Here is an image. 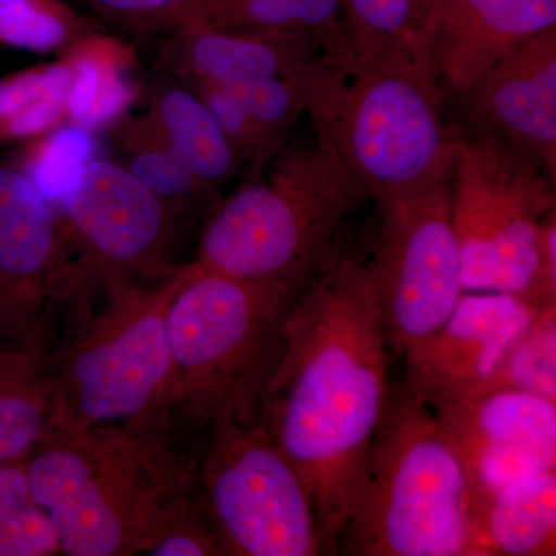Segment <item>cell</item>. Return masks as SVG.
<instances>
[{
	"label": "cell",
	"instance_id": "6da1fadb",
	"mask_svg": "<svg viewBox=\"0 0 556 556\" xmlns=\"http://www.w3.org/2000/svg\"><path fill=\"white\" fill-rule=\"evenodd\" d=\"M367 252L346 240L303 289L260 419L308 484L327 554H338L358 463L390 396Z\"/></svg>",
	"mask_w": 556,
	"mask_h": 556
},
{
	"label": "cell",
	"instance_id": "7a4b0ae2",
	"mask_svg": "<svg viewBox=\"0 0 556 556\" xmlns=\"http://www.w3.org/2000/svg\"><path fill=\"white\" fill-rule=\"evenodd\" d=\"M166 416L51 428L25 460L61 555L129 556L200 500L199 444Z\"/></svg>",
	"mask_w": 556,
	"mask_h": 556
},
{
	"label": "cell",
	"instance_id": "3957f363",
	"mask_svg": "<svg viewBox=\"0 0 556 556\" xmlns=\"http://www.w3.org/2000/svg\"><path fill=\"white\" fill-rule=\"evenodd\" d=\"M306 113L376 206L452 169L464 137L427 42L358 50L343 36L324 47Z\"/></svg>",
	"mask_w": 556,
	"mask_h": 556
},
{
	"label": "cell",
	"instance_id": "277c9868",
	"mask_svg": "<svg viewBox=\"0 0 556 556\" xmlns=\"http://www.w3.org/2000/svg\"><path fill=\"white\" fill-rule=\"evenodd\" d=\"M486 556L463 459L407 380L390 388L348 497L338 554Z\"/></svg>",
	"mask_w": 556,
	"mask_h": 556
},
{
	"label": "cell",
	"instance_id": "5b68a950",
	"mask_svg": "<svg viewBox=\"0 0 556 556\" xmlns=\"http://www.w3.org/2000/svg\"><path fill=\"white\" fill-rule=\"evenodd\" d=\"M294 299L195 262L179 268L167 314L169 376L160 415L199 439L225 424L258 420Z\"/></svg>",
	"mask_w": 556,
	"mask_h": 556
},
{
	"label": "cell",
	"instance_id": "8992f818",
	"mask_svg": "<svg viewBox=\"0 0 556 556\" xmlns=\"http://www.w3.org/2000/svg\"><path fill=\"white\" fill-rule=\"evenodd\" d=\"M208 215L195 263L298 298L334 262L367 190L324 142L277 153Z\"/></svg>",
	"mask_w": 556,
	"mask_h": 556
},
{
	"label": "cell",
	"instance_id": "52a82bcc",
	"mask_svg": "<svg viewBox=\"0 0 556 556\" xmlns=\"http://www.w3.org/2000/svg\"><path fill=\"white\" fill-rule=\"evenodd\" d=\"M102 305H84L72 336L51 358L53 428H87L159 415L167 376V314L179 269L148 288L101 274Z\"/></svg>",
	"mask_w": 556,
	"mask_h": 556
},
{
	"label": "cell",
	"instance_id": "ba28073f",
	"mask_svg": "<svg viewBox=\"0 0 556 556\" xmlns=\"http://www.w3.org/2000/svg\"><path fill=\"white\" fill-rule=\"evenodd\" d=\"M200 439V495L226 556L327 554L313 493L262 419Z\"/></svg>",
	"mask_w": 556,
	"mask_h": 556
},
{
	"label": "cell",
	"instance_id": "9c48e42d",
	"mask_svg": "<svg viewBox=\"0 0 556 556\" xmlns=\"http://www.w3.org/2000/svg\"><path fill=\"white\" fill-rule=\"evenodd\" d=\"M554 211V175L489 139L463 137L452 219L464 292H504L530 302L541 225Z\"/></svg>",
	"mask_w": 556,
	"mask_h": 556
},
{
	"label": "cell",
	"instance_id": "30bf717a",
	"mask_svg": "<svg viewBox=\"0 0 556 556\" xmlns=\"http://www.w3.org/2000/svg\"><path fill=\"white\" fill-rule=\"evenodd\" d=\"M453 167L378 206L379 228L367 262L394 356L437 331L464 294L452 219Z\"/></svg>",
	"mask_w": 556,
	"mask_h": 556
},
{
	"label": "cell",
	"instance_id": "8fae6325",
	"mask_svg": "<svg viewBox=\"0 0 556 556\" xmlns=\"http://www.w3.org/2000/svg\"><path fill=\"white\" fill-rule=\"evenodd\" d=\"M91 276L73 262L53 206L20 170L0 164V342L46 348L50 318Z\"/></svg>",
	"mask_w": 556,
	"mask_h": 556
},
{
	"label": "cell",
	"instance_id": "7c38bea8",
	"mask_svg": "<svg viewBox=\"0 0 556 556\" xmlns=\"http://www.w3.org/2000/svg\"><path fill=\"white\" fill-rule=\"evenodd\" d=\"M65 237L83 251L91 277L169 276L166 262L175 215L119 164L90 160L60 201ZM62 223V222H61Z\"/></svg>",
	"mask_w": 556,
	"mask_h": 556
},
{
	"label": "cell",
	"instance_id": "4fadbf2b",
	"mask_svg": "<svg viewBox=\"0 0 556 556\" xmlns=\"http://www.w3.org/2000/svg\"><path fill=\"white\" fill-rule=\"evenodd\" d=\"M433 408L463 459L477 517L497 490L556 470V402L521 391H492Z\"/></svg>",
	"mask_w": 556,
	"mask_h": 556
},
{
	"label": "cell",
	"instance_id": "5bb4252c",
	"mask_svg": "<svg viewBox=\"0 0 556 556\" xmlns=\"http://www.w3.org/2000/svg\"><path fill=\"white\" fill-rule=\"evenodd\" d=\"M456 100L466 118L464 137L496 142L555 177V28L508 51Z\"/></svg>",
	"mask_w": 556,
	"mask_h": 556
},
{
	"label": "cell",
	"instance_id": "9a60e30c",
	"mask_svg": "<svg viewBox=\"0 0 556 556\" xmlns=\"http://www.w3.org/2000/svg\"><path fill=\"white\" fill-rule=\"evenodd\" d=\"M536 309L514 294L464 292L437 331L405 350V380L430 407L477 396Z\"/></svg>",
	"mask_w": 556,
	"mask_h": 556
},
{
	"label": "cell",
	"instance_id": "2e32d148",
	"mask_svg": "<svg viewBox=\"0 0 556 556\" xmlns=\"http://www.w3.org/2000/svg\"><path fill=\"white\" fill-rule=\"evenodd\" d=\"M556 0H439L427 46L447 97H459L497 60L555 28Z\"/></svg>",
	"mask_w": 556,
	"mask_h": 556
},
{
	"label": "cell",
	"instance_id": "e0dca14e",
	"mask_svg": "<svg viewBox=\"0 0 556 556\" xmlns=\"http://www.w3.org/2000/svg\"><path fill=\"white\" fill-rule=\"evenodd\" d=\"M169 56L193 84L239 87L269 78L309 76L325 46L281 33L230 31L179 25Z\"/></svg>",
	"mask_w": 556,
	"mask_h": 556
},
{
	"label": "cell",
	"instance_id": "ac0fdd59",
	"mask_svg": "<svg viewBox=\"0 0 556 556\" xmlns=\"http://www.w3.org/2000/svg\"><path fill=\"white\" fill-rule=\"evenodd\" d=\"M53 419L49 350L0 342V464L27 460Z\"/></svg>",
	"mask_w": 556,
	"mask_h": 556
},
{
	"label": "cell",
	"instance_id": "d6986e66",
	"mask_svg": "<svg viewBox=\"0 0 556 556\" xmlns=\"http://www.w3.org/2000/svg\"><path fill=\"white\" fill-rule=\"evenodd\" d=\"M478 525L486 555H555L556 470L497 490L479 510Z\"/></svg>",
	"mask_w": 556,
	"mask_h": 556
},
{
	"label": "cell",
	"instance_id": "ffe728a7",
	"mask_svg": "<svg viewBox=\"0 0 556 556\" xmlns=\"http://www.w3.org/2000/svg\"><path fill=\"white\" fill-rule=\"evenodd\" d=\"M64 60L73 79L65 102V119L93 131L118 119L137 98L127 76L129 49L118 40L83 35L70 43Z\"/></svg>",
	"mask_w": 556,
	"mask_h": 556
},
{
	"label": "cell",
	"instance_id": "44dd1931",
	"mask_svg": "<svg viewBox=\"0 0 556 556\" xmlns=\"http://www.w3.org/2000/svg\"><path fill=\"white\" fill-rule=\"evenodd\" d=\"M178 159L212 195L243 166L225 131L193 91H161L152 116Z\"/></svg>",
	"mask_w": 556,
	"mask_h": 556
},
{
	"label": "cell",
	"instance_id": "7402d4cb",
	"mask_svg": "<svg viewBox=\"0 0 556 556\" xmlns=\"http://www.w3.org/2000/svg\"><path fill=\"white\" fill-rule=\"evenodd\" d=\"M119 146L124 167L163 200L175 217L189 208L204 206L214 197L178 159L152 118L126 124L121 129Z\"/></svg>",
	"mask_w": 556,
	"mask_h": 556
},
{
	"label": "cell",
	"instance_id": "603a6c76",
	"mask_svg": "<svg viewBox=\"0 0 556 556\" xmlns=\"http://www.w3.org/2000/svg\"><path fill=\"white\" fill-rule=\"evenodd\" d=\"M72 79L62 58L0 80V139H35L56 129L65 119Z\"/></svg>",
	"mask_w": 556,
	"mask_h": 556
},
{
	"label": "cell",
	"instance_id": "cb8c5ba5",
	"mask_svg": "<svg viewBox=\"0 0 556 556\" xmlns=\"http://www.w3.org/2000/svg\"><path fill=\"white\" fill-rule=\"evenodd\" d=\"M521 391L556 402V305L538 308L481 391Z\"/></svg>",
	"mask_w": 556,
	"mask_h": 556
},
{
	"label": "cell",
	"instance_id": "d4e9b609",
	"mask_svg": "<svg viewBox=\"0 0 556 556\" xmlns=\"http://www.w3.org/2000/svg\"><path fill=\"white\" fill-rule=\"evenodd\" d=\"M53 555L60 543L33 496L25 460L0 464V556Z\"/></svg>",
	"mask_w": 556,
	"mask_h": 556
},
{
	"label": "cell",
	"instance_id": "484cf974",
	"mask_svg": "<svg viewBox=\"0 0 556 556\" xmlns=\"http://www.w3.org/2000/svg\"><path fill=\"white\" fill-rule=\"evenodd\" d=\"M345 3L346 42L378 50L427 42L428 24L439 0H340Z\"/></svg>",
	"mask_w": 556,
	"mask_h": 556
},
{
	"label": "cell",
	"instance_id": "4316f807",
	"mask_svg": "<svg viewBox=\"0 0 556 556\" xmlns=\"http://www.w3.org/2000/svg\"><path fill=\"white\" fill-rule=\"evenodd\" d=\"M35 139L20 172L53 206L67 195L89 164L93 137L90 130L68 123Z\"/></svg>",
	"mask_w": 556,
	"mask_h": 556
},
{
	"label": "cell",
	"instance_id": "83f0119b",
	"mask_svg": "<svg viewBox=\"0 0 556 556\" xmlns=\"http://www.w3.org/2000/svg\"><path fill=\"white\" fill-rule=\"evenodd\" d=\"M84 35V22L62 0H0V42L51 51Z\"/></svg>",
	"mask_w": 556,
	"mask_h": 556
},
{
	"label": "cell",
	"instance_id": "f1b7e54d",
	"mask_svg": "<svg viewBox=\"0 0 556 556\" xmlns=\"http://www.w3.org/2000/svg\"><path fill=\"white\" fill-rule=\"evenodd\" d=\"M308 79L309 76L269 78L228 89L243 102L268 139L270 148L280 152L289 130L298 123L300 115L306 112Z\"/></svg>",
	"mask_w": 556,
	"mask_h": 556
},
{
	"label": "cell",
	"instance_id": "f546056e",
	"mask_svg": "<svg viewBox=\"0 0 556 556\" xmlns=\"http://www.w3.org/2000/svg\"><path fill=\"white\" fill-rule=\"evenodd\" d=\"M102 13L135 24L172 21L177 24L189 0H87Z\"/></svg>",
	"mask_w": 556,
	"mask_h": 556
},
{
	"label": "cell",
	"instance_id": "4dcf8cb0",
	"mask_svg": "<svg viewBox=\"0 0 556 556\" xmlns=\"http://www.w3.org/2000/svg\"><path fill=\"white\" fill-rule=\"evenodd\" d=\"M540 268L530 302L536 308L556 305V214H548L540 229L538 240Z\"/></svg>",
	"mask_w": 556,
	"mask_h": 556
},
{
	"label": "cell",
	"instance_id": "1f68e13d",
	"mask_svg": "<svg viewBox=\"0 0 556 556\" xmlns=\"http://www.w3.org/2000/svg\"><path fill=\"white\" fill-rule=\"evenodd\" d=\"M295 2L308 10L314 20L332 36L343 35V25L339 21L340 0H295Z\"/></svg>",
	"mask_w": 556,
	"mask_h": 556
}]
</instances>
